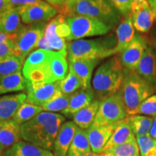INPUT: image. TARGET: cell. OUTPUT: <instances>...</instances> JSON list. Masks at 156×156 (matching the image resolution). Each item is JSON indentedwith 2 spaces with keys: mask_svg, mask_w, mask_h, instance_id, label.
I'll use <instances>...</instances> for the list:
<instances>
[{
  "mask_svg": "<svg viewBox=\"0 0 156 156\" xmlns=\"http://www.w3.org/2000/svg\"><path fill=\"white\" fill-rule=\"evenodd\" d=\"M116 38L113 34L94 39H79L67 44L68 58L102 59L108 57L115 47Z\"/></svg>",
  "mask_w": 156,
  "mask_h": 156,
  "instance_id": "cell-5",
  "label": "cell"
},
{
  "mask_svg": "<svg viewBox=\"0 0 156 156\" xmlns=\"http://www.w3.org/2000/svg\"><path fill=\"white\" fill-rule=\"evenodd\" d=\"M20 125L12 119L0 122V143L8 149L20 141Z\"/></svg>",
  "mask_w": 156,
  "mask_h": 156,
  "instance_id": "cell-21",
  "label": "cell"
},
{
  "mask_svg": "<svg viewBox=\"0 0 156 156\" xmlns=\"http://www.w3.org/2000/svg\"><path fill=\"white\" fill-rule=\"evenodd\" d=\"M69 66L75 75L80 79L83 83V88L91 87V80L93 70L98 63V59L91 58H68Z\"/></svg>",
  "mask_w": 156,
  "mask_h": 156,
  "instance_id": "cell-15",
  "label": "cell"
},
{
  "mask_svg": "<svg viewBox=\"0 0 156 156\" xmlns=\"http://www.w3.org/2000/svg\"><path fill=\"white\" fill-rule=\"evenodd\" d=\"M100 103L101 101L98 99H94L90 104L82 108L74 115L73 122L82 129H87L94 122Z\"/></svg>",
  "mask_w": 156,
  "mask_h": 156,
  "instance_id": "cell-24",
  "label": "cell"
},
{
  "mask_svg": "<svg viewBox=\"0 0 156 156\" xmlns=\"http://www.w3.org/2000/svg\"><path fill=\"white\" fill-rule=\"evenodd\" d=\"M155 1H156V0H155Z\"/></svg>",
  "mask_w": 156,
  "mask_h": 156,
  "instance_id": "cell-52",
  "label": "cell"
},
{
  "mask_svg": "<svg viewBox=\"0 0 156 156\" xmlns=\"http://www.w3.org/2000/svg\"><path fill=\"white\" fill-rule=\"evenodd\" d=\"M24 62L23 58L16 55L0 57V77L20 72Z\"/></svg>",
  "mask_w": 156,
  "mask_h": 156,
  "instance_id": "cell-32",
  "label": "cell"
},
{
  "mask_svg": "<svg viewBox=\"0 0 156 156\" xmlns=\"http://www.w3.org/2000/svg\"><path fill=\"white\" fill-rule=\"evenodd\" d=\"M44 3H45V2L42 0H10L5 10L12 8H18V7H25V6L40 5V4Z\"/></svg>",
  "mask_w": 156,
  "mask_h": 156,
  "instance_id": "cell-39",
  "label": "cell"
},
{
  "mask_svg": "<svg viewBox=\"0 0 156 156\" xmlns=\"http://www.w3.org/2000/svg\"><path fill=\"white\" fill-rule=\"evenodd\" d=\"M124 69L119 56H114L101 64L95 71L92 80L95 96L102 101L120 90L124 80Z\"/></svg>",
  "mask_w": 156,
  "mask_h": 156,
  "instance_id": "cell-2",
  "label": "cell"
},
{
  "mask_svg": "<svg viewBox=\"0 0 156 156\" xmlns=\"http://www.w3.org/2000/svg\"><path fill=\"white\" fill-rule=\"evenodd\" d=\"M54 51L37 48L32 51L25 59L23 69H28L42 66L49 62Z\"/></svg>",
  "mask_w": 156,
  "mask_h": 156,
  "instance_id": "cell-33",
  "label": "cell"
},
{
  "mask_svg": "<svg viewBox=\"0 0 156 156\" xmlns=\"http://www.w3.org/2000/svg\"><path fill=\"white\" fill-rule=\"evenodd\" d=\"M150 5H151L152 9H153L154 12H155L156 16V1L155 0H148Z\"/></svg>",
  "mask_w": 156,
  "mask_h": 156,
  "instance_id": "cell-46",
  "label": "cell"
},
{
  "mask_svg": "<svg viewBox=\"0 0 156 156\" xmlns=\"http://www.w3.org/2000/svg\"><path fill=\"white\" fill-rule=\"evenodd\" d=\"M61 92L64 95H72L77 90L83 88V83L69 66V73L64 79L58 81Z\"/></svg>",
  "mask_w": 156,
  "mask_h": 156,
  "instance_id": "cell-34",
  "label": "cell"
},
{
  "mask_svg": "<svg viewBox=\"0 0 156 156\" xmlns=\"http://www.w3.org/2000/svg\"><path fill=\"white\" fill-rule=\"evenodd\" d=\"M71 95H64L61 93L57 97L51 101L50 102L42 106L44 112H62L69 106Z\"/></svg>",
  "mask_w": 156,
  "mask_h": 156,
  "instance_id": "cell-35",
  "label": "cell"
},
{
  "mask_svg": "<svg viewBox=\"0 0 156 156\" xmlns=\"http://www.w3.org/2000/svg\"><path fill=\"white\" fill-rule=\"evenodd\" d=\"M147 46H150L156 54V26L152 28L147 37H145Z\"/></svg>",
  "mask_w": 156,
  "mask_h": 156,
  "instance_id": "cell-41",
  "label": "cell"
},
{
  "mask_svg": "<svg viewBox=\"0 0 156 156\" xmlns=\"http://www.w3.org/2000/svg\"><path fill=\"white\" fill-rule=\"evenodd\" d=\"M94 99L95 94L92 87L81 88L71 95L69 106L61 113L68 118H73L76 113L90 104Z\"/></svg>",
  "mask_w": 156,
  "mask_h": 156,
  "instance_id": "cell-18",
  "label": "cell"
},
{
  "mask_svg": "<svg viewBox=\"0 0 156 156\" xmlns=\"http://www.w3.org/2000/svg\"><path fill=\"white\" fill-rule=\"evenodd\" d=\"M10 0H0V12L5 11L6 7Z\"/></svg>",
  "mask_w": 156,
  "mask_h": 156,
  "instance_id": "cell-45",
  "label": "cell"
},
{
  "mask_svg": "<svg viewBox=\"0 0 156 156\" xmlns=\"http://www.w3.org/2000/svg\"><path fill=\"white\" fill-rule=\"evenodd\" d=\"M58 14L67 17L83 15L96 18L113 28L119 24L120 14L107 0H76L70 5H64L58 10Z\"/></svg>",
  "mask_w": 156,
  "mask_h": 156,
  "instance_id": "cell-3",
  "label": "cell"
},
{
  "mask_svg": "<svg viewBox=\"0 0 156 156\" xmlns=\"http://www.w3.org/2000/svg\"><path fill=\"white\" fill-rule=\"evenodd\" d=\"M21 20L25 25L44 23L56 16L58 10L56 7L45 2L40 5H28L18 7Z\"/></svg>",
  "mask_w": 156,
  "mask_h": 156,
  "instance_id": "cell-11",
  "label": "cell"
},
{
  "mask_svg": "<svg viewBox=\"0 0 156 156\" xmlns=\"http://www.w3.org/2000/svg\"><path fill=\"white\" fill-rule=\"evenodd\" d=\"M134 138H136V136L132 132L131 126L129 124L127 117H126L124 119L117 122L116 127L108 142H107L103 152L114 146L130 141Z\"/></svg>",
  "mask_w": 156,
  "mask_h": 156,
  "instance_id": "cell-22",
  "label": "cell"
},
{
  "mask_svg": "<svg viewBox=\"0 0 156 156\" xmlns=\"http://www.w3.org/2000/svg\"><path fill=\"white\" fill-rule=\"evenodd\" d=\"M26 99L27 94L25 93L0 97V122L12 119Z\"/></svg>",
  "mask_w": 156,
  "mask_h": 156,
  "instance_id": "cell-19",
  "label": "cell"
},
{
  "mask_svg": "<svg viewBox=\"0 0 156 156\" xmlns=\"http://www.w3.org/2000/svg\"><path fill=\"white\" fill-rule=\"evenodd\" d=\"M103 154L104 156H140L136 138L109 148Z\"/></svg>",
  "mask_w": 156,
  "mask_h": 156,
  "instance_id": "cell-31",
  "label": "cell"
},
{
  "mask_svg": "<svg viewBox=\"0 0 156 156\" xmlns=\"http://www.w3.org/2000/svg\"><path fill=\"white\" fill-rule=\"evenodd\" d=\"M134 115L156 117V94L152 95L145 99L135 111Z\"/></svg>",
  "mask_w": 156,
  "mask_h": 156,
  "instance_id": "cell-37",
  "label": "cell"
},
{
  "mask_svg": "<svg viewBox=\"0 0 156 156\" xmlns=\"http://www.w3.org/2000/svg\"><path fill=\"white\" fill-rule=\"evenodd\" d=\"M61 93L58 81L46 84L34 90L27 92L26 101L36 106H42L57 97Z\"/></svg>",
  "mask_w": 156,
  "mask_h": 156,
  "instance_id": "cell-16",
  "label": "cell"
},
{
  "mask_svg": "<svg viewBox=\"0 0 156 156\" xmlns=\"http://www.w3.org/2000/svg\"><path fill=\"white\" fill-rule=\"evenodd\" d=\"M0 156H3V155H0Z\"/></svg>",
  "mask_w": 156,
  "mask_h": 156,
  "instance_id": "cell-51",
  "label": "cell"
},
{
  "mask_svg": "<svg viewBox=\"0 0 156 156\" xmlns=\"http://www.w3.org/2000/svg\"><path fill=\"white\" fill-rule=\"evenodd\" d=\"M92 152L86 131L77 126L67 156H83Z\"/></svg>",
  "mask_w": 156,
  "mask_h": 156,
  "instance_id": "cell-27",
  "label": "cell"
},
{
  "mask_svg": "<svg viewBox=\"0 0 156 156\" xmlns=\"http://www.w3.org/2000/svg\"><path fill=\"white\" fill-rule=\"evenodd\" d=\"M128 116L120 90L101 101L92 125L105 126L115 124Z\"/></svg>",
  "mask_w": 156,
  "mask_h": 156,
  "instance_id": "cell-7",
  "label": "cell"
},
{
  "mask_svg": "<svg viewBox=\"0 0 156 156\" xmlns=\"http://www.w3.org/2000/svg\"><path fill=\"white\" fill-rule=\"evenodd\" d=\"M147 47V44L145 37L135 34L133 40L119 56L123 67L129 71L136 72Z\"/></svg>",
  "mask_w": 156,
  "mask_h": 156,
  "instance_id": "cell-10",
  "label": "cell"
},
{
  "mask_svg": "<svg viewBox=\"0 0 156 156\" xmlns=\"http://www.w3.org/2000/svg\"><path fill=\"white\" fill-rule=\"evenodd\" d=\"M23 27L19 8L7 9L0 19V31L9 35L17 34Z\"/></svg>",
  "mask_w": 156,
  "mask_h": 156,
  "instance_id": "cell-23",
  "label": "cell"
},
{
  "mask_svg": "<svg viewBox=\"0 0 156 156\" xmlns=\"http://www.w3.org/2000/svg\"><path fill=\"white\" fill-rule=\"evenodd\" d=\"M65 117L55 113L42 112L20 126L21 137L48 151H53L54 142Z\"/></svg>",
  "mask_w": 156,
  "mask_h": 156,
  "instance_id": "cell-1",
  "label": "cell"
},
{
  "mask_svg": "<svg viewBox=\"0 0 156 156\" xmlns=\"http://www.w3.org/2000/svg\"><path fill=\"white\" fill-rule=\"evenodd\" d=\"M12 55H15L14 39L0 44V57Z\"/></svg>",
  "mask_w": 156,
  "mask_h": 156,
  "instance_id": "cell-40",
  "label": "cell"
},
{
  "mask_svg": "<svg viewBox=\"0 0 156 156\" xmlns=\"http://www.w3.org/2000/svg\"><path fill=\"white\" fill-rule=\"evenodd\" d=\"M67 21L71 32L67 39L69 42L88 37L106 36L112 30L105 23L90 17L73 15L67 17Z\"/></svg>",
  "mask_w": 156,
  "mask_h": 156,
  "instance_id": "cell-6",
  "label": "cell"
},
{
  "mask_svg": "<svg viewBox=\"0 0 156 156\" xmlns=\"http://www.w3.org/2000/svg\"><path fill=\"white\" fill-rule=\"evenodd\" d=\"M46 23H39L23 26L14 39L15 55L25 59L33 50L37 49L38 41L44 35Z\"/></svg>",
  "mask_w": 156,
  "mask_h": 156,
  "instance_id": "cell-8",
  "label": "cell"
},
{
  "mask_svg": "<svg viewBox=\"0 0 156 156\" xmlns=\"http://www.w3.org/2000/svg\"><path fill=\"white\" fill-rule=\"evenodd\" d=\"M67 54L54 51L49 62L50 70L54 83L64 79L67 75L69 69L67 63Z\"/></svg>",
  "mask_w": 156,
  "mask_h": 156,
  "instance_id": "cell-28",
  "label": "cell"
},
{
  "mask_svg": "<svg viewBox=\"0 0 156 156\" xmlns=\"http://www.w3.org/2000/svg\"><path fill=\"white\" fill-rule=\"evenodd\" d=\"M77 129V126L73 122H66L62 124L54 142V156H67Z\"/></svg>",
  "mask_w": 156,
  "mask_h": 156,
  "instance_id": "cell-14",
  "label": "cell"
},
{
  "mask_svg": "<svg viewBox=\"0 0 156 156\" xmlns=\"http://www.w3.org/2000/svg\"><path fill=\"white\" fill-rule=\"evenodd\" d=\"M127 120L136 137L148 135L153 118L144 115H132L127 116Z\"/></svg>",
  "mask_w": 156,
  "mask_h": 156,
  "instance_id": "cell-29",
  "label": "cell"
},
{
  "mask_svg": "<svg viewBox=\"0 0 156 156\" xmlns=\"http://www.w3.org/2000/svg\"><path fill=\"white\" fill-rule=\"evenodd\" d=\"M136 138L140 156H156V140L149 134Z\"/></svg>",
  "mask_w": 156,
  "mask_h": 156,
  "instance_id": "cell-36",
  "label": "cell"
},
{
  "mask_svg": "<svg viewBox=\"0 0 156 156\" xmlns=\"http://www.w3.org/2000/svg\"><path fill=\"white\" fill-rule=\"evenodd\" d=\"M42 1L56 7L57 10H58L60 7H62L64 5V3H65L64 0H42Z\"/></svg>",
  "mask_w": 156,
  "mask_h": 156,
  "instance_id": "cell-42",
  "label": "cell"
},
{
  "mask_svg": "<svg viewBox=\"0 0 156 156\" xmlns=\"http://www.w3.org/2000/svg\"><path fill=\"white\" fill-rule=\"evenodd\" d=\"M5 148L4 147V146L0 143V155H3L4 153H5Z\"/></svg>",
  "mask_w": 156,
  "mask_h": 156,
  "instance_id": "cell-48",
  "label": "cell"
},
{
  "mask_svg": "<svg viewBox=\"0 0 156 156\" xmlns=\"http://www.w3.org/2000/svg\"><path fill=\"white\" fill-rule=\"evenodd\" d=\"M116 125L117 123L105 126L91 125L85 130L93 153H103Z\"/></svg>",
  "mask_w": 156,
  "mask_h": 156,
  "instance_id": "cell-12",
  "label": "cell"
},
{
  "mask_svg": "<svg viewBox=\"0 0 156 156\" xmlns=\"http://www.w3.org/2000/svg\"><path fill=\"white\" fill-rule=\"evenodd\" d=\"M42 112H44V110L41 106H36V105L25 101L20 106L18 110L15 113L12 119L21 126L25 122L34 119L35 116H36Z\"/></svg>",
  "mask_w": 156,
  "mask_h": 156,
  "instance_id": "cell-30",
  "label": "cell"
},
{
  "mask_svg": "<svg viewBox=\"0 0 156 156\" xmlns=\"http://www.w3.org/2000/svg\"><path fill=\"white\" fill-rule=\"evenodd\" d=\"M107 1L120 15L125 16L130 13L131 5L134 0H107Z\"/></svg>",
  "mask_w": 156,
  "mask_h": 156,
  "instance_id": "cell-38",
  "label": "cell"
},
{
  "mask_svg": "<svg viewBox=\"0 0 156 156\" xmlns=\"http://www.w3.org/2000/svg\"><path fill=\"white\" fill-rule=\"evenodd\" d=\"M83 156H104L103 153H93V152H90V153L86 154V155Z\"/></svg>",
  "mask_w": 156,
  "mask_h": 156,
  "instance_id": "cell-47",
  "label": "cell"
},
{
  "mask_svg": "<svg viewBox=\"0 0 156 156\" xmlns=\"http://www.w3.org/2000/svg\"><path fill=\"white\" fill-rule=\"evenodd\" d=\"M4 156H54L51 151L26 141H19L8 148Z\"/></svg>",
  "mask_w": 156,
  "mask_h": 156,
  "instance_id": "cell-20",
  "label": "cell"
},
{
  "mask_svg": "<svg viewBox=\"0 0 156 156\" xmlns=\"http://www.w3.org/2000/svg\"><path fill=\"white\" fill-rule=\"evenodd\" d=\"M56 19L54 17L46 25L44 31V39L50 51H58L67 54V44L64 38H60L56 34Z\"/></svg>",
  "mask_w": 156,
  "mask_h": 156,
  "instance_id": "cell-25",
  "label": "cell"
},
{
  "mask_svg": "<svg viewBox=\"0 0 156 156\" xmlns=\"http://www.w3.org/2000/svg\"><path fill=\"white\" fill-rule=\"evenodd\" d=\"M5 12V11H4ZM0 12V19H1V17H2V15H3V12Z\"/></svg>",
  "mask_w": 156,
  "mask_h": 156,
  "instance_id": "cell-50",
  "label": "cell"
},
{
  "mask_svg": "<svg viewBox=\"0 0 156 156\" xmlns=\"http://www.w3.org/2000/svg\"><path fill=\"white\" fill-rule=\"evenodd\" d=\"M149 135L151 136L152 138L156 140V117H154L153 124H152L151 130H150Z\"/></svg>",
  "mask_w": 156,
  "mask_h": 156,
  "instance_id": "cell-44",
  "label": "cell"
},
{
  "mask_svg": "<svg viewBox=\"0 0 156 156\" xmlns=\"http://www.w3.org/2000/svg\"><path fill=\"white\" fill-rule=\"evenodd\" d=\"M23 90H26V83L21 71L0 77V95Z\"/></svg>",
  "mask_w": 156,
  "mask_h": 156,
  "instance_id": "cell-26",
  "label": "cell"
},
{
  "mask_svg": "<svg viewBox=\"0 0 156 156\" xmlns=\"http://www.w3.org/2000/svg\"><path fill=\"white\" fill-rule=\"evenodd\" d=\"M17 34H14V35H9L7 34H5V33L1 32L0 31V44L2 43H4L7 41L10 40V39H15L16 38Z\"/></svg>",
  "mask_w": 156,
  "mask_h": 156,
  "instance_id": "cell-43",
  "label": "cell"
},
{
  "mask_svg": "<svg viewBox=\"0 0 156 156\" xmlns=\"http://www.w3.org/2000/svg\"><path fill=\"white\" fill-rule=\"evenodd\" d=\"M76 0H64V2H65V5H70V4L73 3L74 2H75Z\"/></svg>",
  "mask_w": 156,
  "mask_h": 156,
  "instance_id": "cell-49",
  "label": "cell"
},
{
  "mask_svg": "<svg viewBox=\"0 0 156 156\" xmlns=\"http://www.w3.org/2000/svg\"><path fill=\"white\" fill-rule=\"evenodd\" d=\"M155 91V87L142 79L136 72L124 69L120 93L128 116L134 115L140 105Z\"/></svg>",
  "mask_w": 156,
  "mask_h": 156,
  "instance_id": "cell-4",
  "label": "cell"
},
{
  "mask_svg": "<svg viewBox=\"0 0 156 156\" xmlns=\"http://www.w3.org/2000/svg\"><path fill=\"white\" fill-rule=\"evenodd\" d=\"M134 29L140 34H147L153 28L156 16L148 0H134L130 9Z\"/></svg>",
  "mask_w": 156,
  "mask_h": 156,
  "instance_id": "cell-9",
  "label": "cell"
},
{
  "mask_svg": "<svg viewBox=\"0 0 156 156\" xmlns=\"http://www.w3.org/2000/svg\"><path fill=\"white\" fill-rule=\"evenodd\" d=\"M136 72L156 88V54L150 46L146 48Z\"/></svg>",
  "mask_w": 156,
  "mask_h": 156,
  "instance_id": "cell-17",
  "label": "cell"
},
{
  "mask_svg": "<svg viewBox=\"0 0 156 156\" xmlns=\"http://www.w3.org/2000/svg\"><path fill=\"white\" fill-rule=\"evenodd\" d=\"M135 36V30L132 23L130 13L123 16L116 30V44L115 47L109 52L108 57L111 56L120 54L130 42L133 40Z\"/></svg>",
  "mask_w": 156,
  "mask_h": 156,
  "instance_id": "cell-13",
  "label": "cell"
}]
</instances>
